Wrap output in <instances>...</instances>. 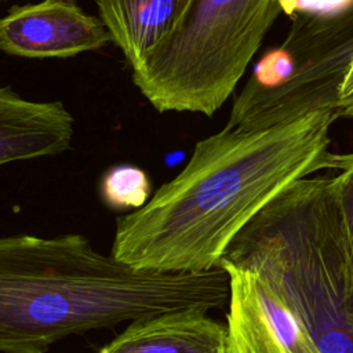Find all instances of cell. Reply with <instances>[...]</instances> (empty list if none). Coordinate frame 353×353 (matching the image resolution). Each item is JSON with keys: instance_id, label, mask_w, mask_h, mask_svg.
Masks as SVG:
<instances>
[{"instance_id": "1", "label": "cell", "mask_w": 353, "mask_h": 353, "mask_svg": "<svg viewBox=\"0 0 353 353\" xmlns=\"http://www.w3.org/2000/svg\"><path fill=\"white\" fill-rule=\"evenodd\" d=\"M339 116L317 110L258 131L225 125L194 145L182 171L145 205L120 216L110 255L146 272L199 273L218 268L233 237L280 192L323 168Z\"/></svg>"}, {"instance_id": "2", "label": "cell", "mask_w": 353, "mask_h": 353, "mask_svg": "<svg viewBox=\"0 0 353 353\" xmlns=\"http://www.w3.org/2000/svg\"><path fill=\"white\" fill-rule=\"evenodd\" d=\"M222 268L160 273L131 268L77 233L0 236V353H47L72 335L229 302Z\"/></svg>"}, {"instance_id": "3", "label": "cell", "mask_w": 353, "mask_h": 353, "mask_svg": "<svg viewBox=\"0 0 353 353\" xmlns=\"http://www.w3.org/2000/svg\"><path fill=\"white\" fill-rule=\"evenodd\" d=\"M226 266L262 277L321 353H353V265L328 176L298 179L269 201L228 244Z\"/></svg>"}, {"instance_id": "4", "label": "cell", "mask_w": 353, "mask_h": 353, "mask_svg": "<svg viewBox=\"0 0 353 353\" xmlns=\"http://www.w3.org/2000/svg\"><path fill=\"white\" fill-rule=\"evenodd\" d=\"M281 12L277 0H189L174 29L131 68L160 113L212 116Z\"/></svg>"}, {"instance_id": "5", "label": "cell", "mask_w": 353, "mask_h": 353, "mask_svg": "<svg viewBox=\"0 0 353 353\" xmlns=\"http://www.w3.org/2000/svg\"><path fill=\"white\" fill-rule=\"evenodd\" d=\"M291 19L283 44L265 54L234 98L226 127L258 131L317 110L339 116L353 65V7Z\"/></svg>"}, {"instance_id": "6", "label": "cell", "mask_w": 353, "mask_h": 353, "mask_svg": "<svg viewBox=\"0 0 353 353\" xmlns=\"http://www.w3.org/2000/svg\"><path fill=\"white\" fill-rule=\"evenodd\" d=\"M222 269L230 280L228 353H321L302 320L262 277Z\"/></svg>"}, {"instance_id": "7", "label": "cell", "mask_w": 353, "mask_h": 353, "mask_svg": "<svg viewBox=\"0 0 353 353\" xmlns=\"http://www.w3.org/2000/svg\"><path fill=\"white\" fill-rule=\"evenodd\" d=\"M112 43L102 21L77 0L12 6L0 18V51L21 58H69Z\"/></svg>"}, {"instance_id": "8", "label": "cell", "mask_w": 353, "mask_h": 353, "mask_svg": "<svg viewBox=\"0 0 353 353\" xmlns=\"http://www.w3.org/2000/svg\"><path fill=\"white\" fill-rule=\"evenodd\" d=\"M74 120L59 101L25 99L0 87V165L68 150Z\"/></svg>"}, {"instance_id": "9", "label": "cell", "mask_w": 353, "mask_h": 353, "mask_svg": "<svg viewBox=\"0 0 353 353\" xmlns=\"http://www.w3.org/2000/svg\"><path fill=\"white\" fill-rule=\"evenodd\" d=\"M95 353H228V330L197 309L130 321Z\"/></svg>"}, {"instance_id": "10", "label": "cell", "mask_w": 353, "mask_h": 353, "mask_svg": "<svg viewBox=\"0 0 353 353\" xmlns=\"http://www.w3.org/2000/svg\"><path fill=\"white\" fill-rule=\"evenodd\" d=\"M189 0H97L99 19L132 68L176 25Z\"/></svg>"}, {"instance_id": "11", "label": "cell", "mask_w": 353, "mask_h": 353, "mask_svg": "<svg viewBox=\"0 0 353 353\" xmlns=\"http://www.w3.org/2000/svg\"><path fill=\"white\" fill-rule=\"evenodd\" d=\"M149 175L135 165H117L108 170L99 183V194L105 205L113 210L141 208L150 199Z\"/></svg>"}, {"instance_id": "12", "label": "cell", "mask_w": 353, "mask_h": 353, "mask_svg": "<svg viewBox=\"0 0 353 353\" xmlns=\"http://www.w3.org/2000/svg\"><path fill=\"white\" fill-rule=\"evenodd\" d=\"M336 176H328V190L342 232V237L353 265V153L338 154Z\"/></svg>"}, {"instance_id": "13", "label": "cell", "mask_w": 353, "mask_h": 353, "mask_svg": "<svg viewBox=\"0 0 353 353\" xmlns=\"http://www.w3.org/2000/svg\"><path fill=\"white\" fill-rule=\"evenodd\" d=\"M281 12L290 18L301 12H338L353 7V0H277Z\"/></svg>"}, {"instance_id": "14", "label": "cell", "mask_w": 353, "mask_h": 353, "mask_svg": "<svg viewBox=\"0 0 353 353\" xmlns=\"http://www.w3.org/2000/svg\"><path fill=\"white\" fill-rule=\"evenodd\" d=\"M339 114L342 117H353V91L341 99Z\"/></svg>"}, {"instance_id": "15", "label": "cell", "mask_w": 353, "mask_h": 353, "mask_svg": "<svg viewBox=\"0 0 353 353\" xmlns=\"http://www.w3.org/2000/svg\"><path fill=\"white\" fill-rule=\"evenodd\" d=\"M352 91H353V65H352V68H350V70H349V74H347V77H346V80H345V83H343V85H342V90H341V99H342L343 97L349 95ZM339 103H341V102H339Z\"/></svg>"}]
</instances>
